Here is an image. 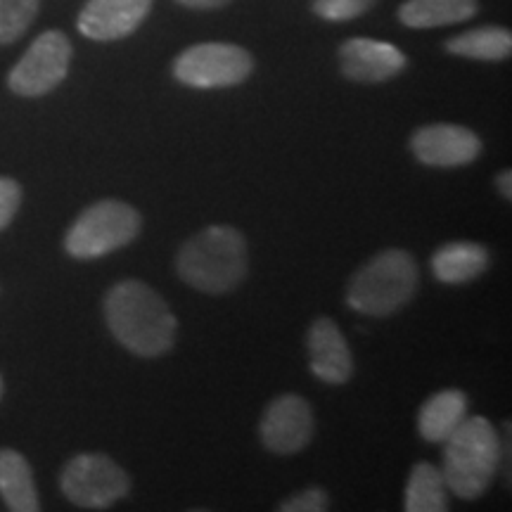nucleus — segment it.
I'll list each match as a JSON object with an SVG mask.
<instances>
[{"instance_id": "17", "label": "nucleus", "mask_w": 512, "mask_h": 512, "mask_svg": "<svg viewBox=\"0 0 512 512\" xmlns=\"http://www.w3.org/2000/svg\"><path fill=\"white\" fill-rule=\"evenodd\" d=\"M477 10V0H406L399 8V19L411 29H437L467 22Z\"/></svg>"}, {"instance_id": "15", "label": "nucleus", "mask_w": 512, "mask_h": 512, "mask_svg": "<svg viewBox=\"0 0 512 512\" xmlns=\"http://www.w3.org/2000/svg\"><path fill=\"white\" fill-rule=\"evenodd\" d=\"M467 418V396L460 389H444L422 403L418 415V432L425 441L444 444L460 422Z\"/></svg>"}, {"instance_id": "5", "label": "nucleus", "mask_w": 512, "mask_h": 512, "mask_svg": "<svg viewBox=\"0 0 512 512\" xmlns=\"http://www.w3.org/2000/svg\"><path fill=\"white\" fill-rule=\"evenodd\" d=\"M143 219L131 204L100 200L81 211L74 226L67 230L64 249L74 259H100L138 238Z\"/></svg>"}, {"instance_id": "10", "label": "nucleus", "mask_w": 512, "mask_h": 512, "mask_svg": "<svg viewBox=\"0 0 512 512\" xmlns=\"http://www.w3.org/2000/svg\"><path fill=\"white\" fill-rule=\"evenodd\" d=\"M411 152L420 164L453 169L475 162L482 155V140L465 126L430 124L413 133Z\"/></svg>"}, {"instance_id": "18", "label": "nucleus", "mask_w": 512, "mask_h": 512, "mask_svg": "<svg viewBox=\"0 0 512 512\" xmlns=\"http://www.w3.org/2000/svg\"><path fill=\"white\" fill-rule=\"evenodd\" d=\"M403 508L408 512H446L451 508V503H448V486L437 465L418 463L413 467L406 484V503H403Z\"/></svg>"}, {"instance_id": "12", "label": "nucleus", "mask_w": 512, "mask_h": 512, "mask_svg": "<svg viewBox=\"0 0 512 512\" xmlns=\"http://www.w3.org/2000/svg\"><path fill=\"white\" fill-rule=\"evenodd\" d=\"M342 74L356 83H382L406 69V55L392 43L375 38H351L339 48Z\"/></svg>"}, {"instance_id": "16", "label": "nucleus", "mask_w": 512, "mask_h": 512, "mask_svg": "<svg viewBox=\"0 0 512 512\" xmlns=\"http://www.w3.org/2000/svg\"><path fill=\"white\" fill-rule=\"evenodd\" d=\"M0 498L15 512H38L41 501L27 458L12 448H0Z\"/></svg>"}, {"instance_id": "7", "label": "nucleus", "mask_w": 512, "mask_h": 512, "mask_svg": "<svg viewBox=\"0 0 512 512\" xmlns=\"http://www.w3.org/2000/svg\"><path fill=\"white\" fill-rule=\"evenodd\" d=\"M254 60L233 43H197L176 57L174 76L190 88H230L247 81Z\"/></svg>"}, {"instance_id": "2", "label": "nucleus", "mask_w": 512, "mask_h": 512, "mask_svg": "<svg viewBox=\"0 0 512 512\" xmlns=\"http://www.w3.org/2000/svg\"><path fill=\"white\" fill-rule=\"evenodd\" d=\"M176 268L183 283L204 294H226L245 280L247 240L233 226H209L181 247Z\"/></svg>"}, {"instance_id": "21", "label": "nucleus", "mask_w": 512, "mask_h": 512, "mask_svg": "<svg viewBox=\"0 0 512 512\" xmlns=\"http://www.w3.org/2000/svg\"><path fill=\"white\" fill-rule=\"evenodd\" d=\"M377 0H313V12L330 22H347V19L361 17Z\"/></svg>"}, {"instance_id": "26", "label": "nucleus", "mask_w": 512, "mask_h": 512, "mask_svg": "<svg viewBox=\"0 0 512 512\" xmlns=\"http://www.w3.org/2000/svg\"><path fill=\"white\" fill-rule=\"evenodd\" d=\"M0 394H3V377H0Z\"/></svg>"}, {"instance_id": "20", "label": "nucleus", "mask_w": 512, "mask_h": 512, "mask_svg": "<svg viewBox=\"0 0 512 512\" xmlns=\"http://www.w3.org/2000/svg\"><path fill=\"white\" fill-rule=\"evenodd\" d=\"M41 0H0V46L15 43L31 27Z\"/></svg>"}, {"instance_id": "6", "label": "nucleus", "mask_w": 512, "mask_h": 512, "mask_svg": "<svg viewBox=\"0 0 512 512\" xmlns=\"http://www.w3.org/2000/svg\"><path fill=\"white\" fill-rule=\"evenodd\" d=\"M62 494L86 510H105L131 491V477L102 453H81L64 465Z\"/></svg>"}, {"instance_id": "24", "label": "nucleus", "mask_w": 512, "mask_h": 512, "mask_svg": "<svg viewBox=\"0 0 512 512\" xmlns=\"http://www.w3.org/2000/svg\"><path fill=\"white\" fill-rule=\"evenodd\" d=\"M178 3L192 10H216V8H223V5H228L230 0H178Z\"/></svg>"}, {"instance_id": "8", "label": "nucleus", "mask_w": 512, "mask_h": 512, "mask_svg": "<svg viewBox=\"0 0 512 512\" xmlns=\"http://www.w3.org/2000/svg\"><path fill=\"white\" fill-rule=\"evenodd\" d=\"M69 62H72V43L62 31H46L31 43L8 76L12 93L22 98H38L55 91L67 79Z\"/></svg>"}, {"instance_id": "1", "label": "nucleus", "mask_w": 512, "mask_h": 512, "mask_svg": "<svg viewBox=\"0 0 512 512\" xmlns=\"http://www.w3.org/2000/svg\"><path fill=\"white\" fill-rule=\"evenodd\" d=\"M105 320L121 347L143 358L169 354L178 320L162 294L140 280H124L105 297Z\"/></svg>"}, {"instance_id": "9", "label": "nucleus", "mask_w": 512, "mask_h": 512, "mask_svg": "<svg viewBox=\"0 0 512 512\" xmlns=\"http://www.w3.org/2000/svg\"><path fill=\"white\" fill-rule=\"evenodd\" d=\"M313 425L316 420H313L309 401L297 394H283L266 408L259 434L268 451L278 456H292L309 446L316 430Z\"/></svg>"}, {"instance_id": "13", "label": "nucleus", "mask_w": 512, "mask_h": 512, "mask_svg": "<svg viewBox=\"0 0 512 512\" xmlns=\"http://www.w3.org/2000/svg\"><path fill=\"white\" fill-rule=\"evenodd\" d=\"M311 373L325 384H344L354 375V358L342 330L332 318H318L309 328Z\"/></svg>"}, {"instance_id": "3", "label": "nucleus", "mask_w": 512, "mask_h": 512, "mask_svg": "<svg viewBox=\"0 0 512 512\" xmlns=\"http://www.w3.org/2000/svg\"><path fill=\"white\" fill-rule=\"evenodd\" d=\"M503 444L496 427L482 415L465 418L444 441V467L441 475L451 494L463 501H477L489 491L498 475Z\"/></svg>"}, {"instance_id": "23", "label": "nucleus", "mask_w": 512, "mask_h": 512, "mask_svg": "<svg viewBox=\"0 0 512 512\" xmlns=\"http://www.w3.org/2000/svg\"><path fill=\"white\" fill-rule=\"evenodd\" d=\"M22 204V188L12 178H0V230H5L15 219Z\"/></svg>"}, {"instance_id": "11", "label": "nucleus", "mask_w": 512, "mask_h": 512, "mask_svg": "<svg viewBox=\"0 0 512 512\" xmlns=\"http://www.w3.org/2000/svg\"><path fill=\"white\" fill-rule=\"evenodd\" d=\"M155 0H88L79 15V31L91 41H119L131 36Z\"/></svg>"}, {"instance_id": "14", "label": "nucleus", "mask_w": 512, "mask_h": 512, "mask_svg": "<svg viewBox=\"0 0 512 512\" xmlns=\"http://www.w3.org/2000/svg\"><path fill=\"white\" fill-rule=\"evenodd\" d=\"M489 268V252L479 242H448L432 256V273L439 283H470Z\"/></svg>"}, {"instance_id": "25", "label": "nucleus", "mask_w": 512, "mask_h": 512, "mask_svg": "<svg viewBox=\"0 0 512 512\" xmlns=\"http://www.w3.org/2000/svg\"><path fill=\"white\" fill-rule=\"evenodd\" d=\"M498 190H501V195L505 197V200H510L512 197V174L510 171H503L501 176H498Z\"/></svg>"}, {"instance_id": "19", "label": "nucleus", "mask_w": 512, "mask_h": 512, "mask_svg": "<svg viewBox=\"0 0 512 512\" xmlns=\"http://www.w3.org/2000/svg\"><path fill=\"white\" fill-rule=\"evenodd\" d=\"M446 50L453 55L482 62H503L512 53V34L503 27H482L465 31L446 41Z\"/></svg>"}, {"instance_id": "22", "label": "nucleus", "mask_w": 512, "mask_h": 512, "mask_svg": "<svg viewBox=\"0 0 512 512\" xmlns=\"http://www.w3.org/2000/svg\"><path fill=\"white\" fill-rule=\"evenodd\" d=\"M330 508V496L325 494L318 486H311V489H304L302 494L287 498V501L280 505L283 512H325Z\"/></svg>"}, {"instance_id": "4", "label": "nucleus", "mask_w": 512, "mask_h": 512, "mask_svg": "<svg viewBox=\"0 0 512 512\" xmlns=\"http://www.w3.org/2000/svg\"><path fill=\"white\" fill-rule=\"evenodd\" d=\"M418 283L420 271L413 254L387 249L354 273L347 287V304L366 316H392L411 302Z\"/></svg>"}]
</instances>
